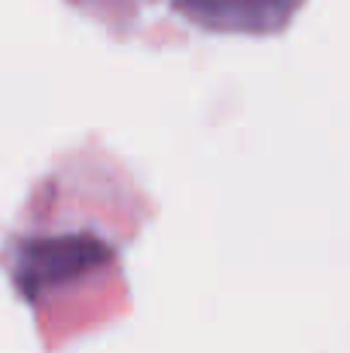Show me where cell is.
<instances>
[{
    "mask_svg": "<svg viewBox=\"0 0 350 353\" xmlns=\"http://www.w3.org/2000/svg\"><path fill=\"white\" fill-rule=\"evenodd\" d=\"M110 261L107 243L86 234H66V236H41L28 240L17 247L14 257V281L21 295L35 299L55 285L76 281Z\"/></svg>",
    "mask_w": 350,
    "mask_h": 353,
    "instance_id": "obj_1",
    "label": "cell"
},
{
    "mask_svg": "<svg viewBox=\"0 0 350 353\" xmlns=\"http://www.w3.org/2000/svg\"><path fill=\"white\" fill-rule=\"evenodd\" d=\"M193 17L217 24V28H244V31H268L282 24L299 0H179Z\"/></svg>",
    "mask_w": 350,
    "mask_h": 353,
    "instance_id": "obj_2",
    "label": "cell"
}]
</instances>
